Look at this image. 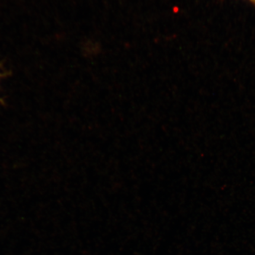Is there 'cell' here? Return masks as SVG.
I'll use <instances>...</instances> for the list:
<instances>
[{"instance_id": "1", "label": "cell", "mask_w": 255, "mask_h": 255, "mask_svg": "<svg viewBox=\"0 0 255 255\" xmlns=\"http://www.w3.org/2000/svg\"><path fill=\"white\" fill-rule=\"evenodd\" d=\"M250 1H251L252 2L254 3V4H255V0H250Z\"/></svg>"}]
</instances>
